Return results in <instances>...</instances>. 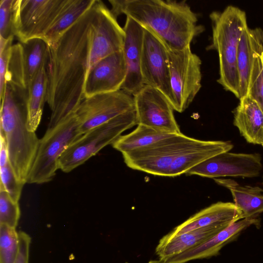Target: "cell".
Instances as JSON below:
<instances>
[{
	"label": "cell",
	"instance_id": "7402d4cb",
	"mask_svg": "<svg viewBox=\"0 0 263 263\" xmlns=\"http://www.w3.org/2000/svg\"><path fill=\"white\" fill-rule=\"evenodd\" d=\"M215 182L228 189L234 203L242 218L257 216L263 212V189L256 186L241 185L231 179L216 178Z\"/></svg>",
	"mask_w": 263,
	"mask_h": 263
},
{
	"label": "cell",
	"instance_id": "4dcf8cb0",
	"mask_svg": "<svg viewBox=\"0 0 263 263\" xmlns=\"http://www.w3.org/2000/svg\"><path fill=\"white\" fill-rule=\"evenodd\" d=\"M20 215L18 202L13 200L5 190L0 188V224L16 228Z\"/></svg>",
	"mask_w": 263,
	"mask_h": 263
},
{
	"label": "cell",
	"instance_id": "e0dca14e",
	"mask_svg": "<svg viewBox=\"0 0 263 263\" xmlns=\"http://www.w3.org/2000/svg\"><path fill=\"white\" fill-rule=\"evenodd\" d=\"M257 216L235 222L202 243L162 260L165 263H185L216 255L224 245L236 238L243 229L251 225L259 226L260 220Z\"/></svg>",
	"mask_w": 263,
	"mask_h": 263
},
{
	"label": "cell",
	"instance_id": "ba28073f",
	"mask_svg": "<svg viewBox=\"0 0 263 263\" xmlns=\"http://www.w3.org/2000/svg\"><path fill=\"white\" fill-rule=\"evenodd\" d=\"M176 133L148 146L122 154L129 168L153 175L167 177L172 163L194 140Z\"/></svg>",
	"mask_w": 263,
	"mask_h": 263
},
{
	"label": "cell",
	"instance_id": "d4e9b609",
	"mask_svg": "<svg viewBox=\"0 0 263 263\" xmlns=\"http://www.w3.org/2000/svg\"><path fill=\"white\" fill-rule=\"evenodd\" d=\"M46 66L42 68L28 87L27 126L31 132H35L40 123L46 102L47 85Z\"/></svg>",
	"mask_w": 263,
	"mask_h": 263
},
{
	"label": "cell",
	"instance_id": "1f68e13d",
	"mask_svg": "<svg viewBox=\"0 0 263 263\" xmlns=\"http://www.w3.org/2000/svg\"><path fill=\"white\" fill-rule=\"evenodd\" d=\"M14 0L0 2V37L8 40L15 36Z\"/></svg>",
	"mask_w": 263,
	"mask_h": 263
},
{
	"label": "cell",
	"instance_id": "5b68a950",
	"mask_svg": "<svg viewBox=\"0 0 263 263\" xmlns=\"http://www.w3.org/2000/svg\"><path fill=\"white\" fill-rule=\"evenodd\" d=\"M137 125L135 109L121 114L83 134L64 151L59 169L69 173L84 164L127 129Z\"/></svg>",
	"mask_w": 263,
	"mask_h": 263
},
{
	"label": "cell",
	"instance_id": "d6a6232c",
	"mask_svg": "<svg viewBox=\"0 0 263 263\" xmlns=\"http://www.w3.org/2000/svg\"><path fill=\"white\" fill-rule=\"evenodd\" d=\"M14 37L8 40L0 37V99L3 97L5 85L6 74L11 48Z\"/></svg>",
	"mask_w": 263,
	"mask_h": 263
},
{
	"label": "cell",
	"instance_id": "3957f363",
	"mask_svg": "<svg viewBox=\"0 0 263 263\" xmlns=\"http://www.w3.org/2000/svg\"><path fill=\"white\" fill-rule=\"evenodd\" d=\"M28 89L6 82L1 99L0 133L5 137L9 161L18 179L27 183L40 139L27 126Z\"/></svg>",
	"mask_w": 263,
	"mask_h": 263
},
{
	"label": "cell",
	"instance_id": "e575fe53",
	"mask_svg": "<svg viewBox=\"0 0 263 263\" xmlns=\"http://www.w3.org/2000/svg\"><path fill=\"white\" fill-rule=\"evenodd\" d=\"M148 263H165L164 260L162 259H158V260H150Z\"/></svg>",
	"mask_w": 263,
	"mask_h": 263
},
{
	"label": "cell",
	"instance_id": "9c48e42d",
	"mask_svg": "<svg viewBox=\"0 0 263 263\" xmlns=\"http://www.w3.org/2000/svg\"><path fill=\"white\" fill-rule=\"evenodd\" d=\"M66 0H14V32L21 43L42 39Z\"/></svg>",
	"mask_w": 263,
	"mask_h": 263
},
{
	"label": "cell",
	"instance_id": "7a4b0ae2",
	"mask_svg": "<svg viewBox=\"0 0 263 263\" xmlns=\"http://www.w3.org/2000/svg\"><path fill=\"white\" fill-rule=\"evenodd\" d=\"M110 9L117 18L124 14L143 27L152 30L170 49L191 46L204 30L198 16L186 1L109 0Z\"/></svg>",
	"mask_w": 263,
	"mask_h": 263
},
{
	"label": "cell",
	"instance_id": "7c38bea8",
	"mask_svg": "<svg viewBox=\"0 0 263 263\" xmlns=\"http://www.w3.org/2000/svg\"><path fill=\"white\" fill-rule=\"evenodd\" d=\"M133 97L137 125L166 133H181L175 118L174 109L161 91L145 85Z\"/></svg>",
	"mask_w": 263,
	"mask_h": 263
},
{
	"label": "cell",
	"instance_id": "836d02e7",
	"mask_svg": "<svg viewBox=\"0 0 263 263\" xmlns=\"http://www.w3.org/2000/svg\"><path fill=\"white\" fill-rule=\"evenodd\" d=\"M18 253L15 263H29L31 237L24 231L18 232Z\"/></svg>",
	"mask_w": 263,
	"mask_h": 263
},
{
	"label": "cell",
	"instance_id": "83f0119b",
	"mask_svg": "<svg viewBox=\"0 0 263 263\" xmlns=\"http://www.w3.org/2000/svg\"><path fill=\"white\" fill-rule=\"evenodd\" d=\"M19 249L16 228L0 224V263H15Z\"/></svg>",
	"mask_w": 263,
	"mask_h": 263
},
{
	"label": "cell",
	"instance_id": "f546056e",
	"mask_svg": "<svg viewBox=\"0 0 263 263\" xmlns=\"http://www.w3.org/2000/svg\"><path fill=\"white\" fill-rule=\"evenodd\" d=\"M0 188L5 190L15 202H18L25 183L17 178L10 161L0 165Z\"/></svg>",
	"mask_w": 263,
	"mask_h": 263
},
{
	"label": "cell",
	"instance_id": "277c9868",
	"mask_svg": "<svg viewBox=\"0 0 263 263\" xmlns=\"http://www.w3.org/2000/svg\"><path fill=\"white\" fill-rule=\"evenodd\" d=\"M209 16L212 40L207 50H215L218 54L219 77L217 82L239 99L237 51L241 35L248 27L246 14L239 8L230 5L222 11H213Z\"/></svg>",
	"mask_w": 263,
	"mask_h": 263
},
{
	"label": "cell",
	"instance_id": "4316f807",
	"mask_svg": "<svg viewBox=\"0 0 263 263\" xmlns=\"http://www.w3.org/2000/svg\"><path fill=\"white\" fill-rule=\"evenodd\" d=\"M5 79L6 83L22 89H28L23 47L21 42L12 45L11 47Z\"/></svg>",
	"mask_w": 263,
	"mask_h": 263
},
{
	"label": "cell",
	"instance_id": "30bf717a",
	"mask_svg": "<svg viewBox=\"0 0 263 263\" xmlns=\"http://www.w3.org/2000/svg\"><path fill=\"white\" fill-rule=\"evenodd\" d=\"M117 19L101 1L96 0L90 26L87 73L101 60L122 50L125 32Z\"/></svg>",
	"mask_w": 263,
	"mask_h": 263
},
{
	"label": "cell",
	"instance_id": "ac0fdd59",
	"mask_svg": "<svg viewBox=\"0 0 263 263\" xmlns=\"http://www.w3.org/2000/svg\"><path fill=\"white\" fill-rule=\"evenodd\" d=\"M242 219L241 212L234 203L219 201L190 217L162 238L169 239L194 230L219 223H233Z\"/></svg>",
	"mask_w": 263,
	"mask_h": 263
},
{
	"label": "cell",
	"instance_id": "44dd1931",
	"mask_svg": "<svg viewBox=\"0 0 263 263\" xmlns=\"http://www.w3.org/2000/svg\"><path fill=\"white\" fill-rule=\"evenodd\" d=\"M262 47L263 30L247 27L241 35L237 51L240 99L247 95L254 57Z\"/></svg>",
	"mask_w": 263,
	"mask_h": 263
},
{
	"label": "cell",
	"instance_id": "52a82bcc",
	"mask_svg": "<svg viewBox=\"0 0 263 263\" xmlns=\"http://www.w3.org/2000/svg\"><path fill=\"white\" fill-rule=\"evenodd\" d=\"M170 77L174 110L183 112L201 87V60L191 49L168 47Z\"/></svg>",
	"mask_w": 263,
	"mask_h": 263
},
{
	"label": "cell",
	"instance_id": "d590c367",
	"mask_svg": "<svg viewBox=\"0 0 263 263\" xmlns=\"http://www.w3.org/2000/svg\"><path fill=\"white\" fill-rule=\"evenodd\" d=\"M262 184H263V176H262Z\"/></svg>",
	"mask_w": 263,
	"mask_h": 263
},
{
	"label": "cell",
	"instance_id": "603a6c76",
	"mask_svg": "<svg viewBox=\"0 0 263 263\" xmlns=\"http://www.w3.org/2000/svg\"><path fill=\"white\" fill-rule=\"evenodd\" d=\"M96 0H66L42 39L48 46L54 44L96 3Z\"/></svg>",
	"mask_w": 263,
	"mask_h": 263
},
{
	"label": "cell",
	"instance_id": "ffe728a7",
	"mask_svg": "<svg viewBox=\"0 0 263 263\" xmlns=\"http://www.w3.org/2000/svg\"><path fill=\"white\" fill-rule=\"evenodd\" d=\"M231 224H216L194 230L169 239L162 238L156 248V253L160 259L180 253L208 240Z\"/></svg>",
	"mask_w": 263,
	"mask_h": 263
},
{
	"label": "cell",
	"instance_id": "5bb4252c",
	"mask_svg": "<svg viewBox=\"0 0 263 263\" xmlns=\"http://www.w3.org/2000/svg\"><path fill=\"white\" fill-rule=\"evenodd\" d=\"M259 153H235L227 152L215 155L189 171L186 174L216 179L224 177L253 178L262 170Z\"/></svg>",
	"mask_w": 263,
	"mask_h": 263
},
{
	"label": "cell",
	"instance_id": "8fae6325",
	"mask_svg": "<svg viewBox=\"0 0 263 263\" xmlns=\"http://www.w3.org/2000/svg\"><path fill=\"white\" fill-rule=\"evenodd\" d=\"M134 109L133 96L120 89L85 98L74 113L79 122L80 132L84 134Z\"/></svg>",
	"mask_w": 263,
	"mask_h": 263
},
{
	"label": "cell",
	"instance_id": "f1b7e54d",
	"mask_svg": "<svg viewBox=\"0 0 263 263\" xmlns=\"http://www.w3.org/2000/svg\"><path fill=\"white\" fill-rule=\"evenodd\" d=\"M247 95L255 100L263 110V47L254 55Z\"/></svg>",
	"mask_w": 263,
	"mask_h": 263
},
{
	"label": "cell",
	"instance_id": "8992f818",
	"mask_svg": "<svg viewBox=\"0 0 263 263\" xmlns=\"http://www.w3.org/2000/svg\"><path fill=\"white\" fill-rule=\"evenodd\" d=\"M83 134L73 114L51 128L40 139L27 183L42 184L51 181L59 170V160L64 151Z\"/></svg>",
	"mask_w": 263,
	"mask_h": 263
},
{
	"label": "cell",
	"instance_id": "d6986e66",
	"mask_svg": "<svg viewBox=\"0 0 263 263\" xmlns=\"http://www.w3.org/2000/svg\"><path fill=\"white\" fill-rule=\"evenodd\" d=\"M233 124L249 143L263 147V110L248 95L241 97L233 111Z\"/></svg>",
	"mask_w": 263,
	"mask_h": 263
},
{
	"label": "cell",
	"instance_id": "2e32d148",
	"mask_svg": "<svg viewBox=\"0 0 263 263\" xmlns=\"http://www.w3.org/2000/svg\"><path fill=\"white\" fill-rule=\"evenodd\" d=\"M123 28L125 37L122 50L126 67V76L121 89L134 96L145 85L141 72L144 29L129 17H126Z\"/></svg>",
	"mask_w": 263,
	"mask_h": 263
},
{
	"label": "cell",
	"instance_id": "9a60e30c",
	"mask_svg": "<svg viewBox=\"0 0 263 263\" xmlns=\"http://www.w3.org/2000/svg\"><path fill=\"white\" fill-rule=\"evenodd\" d=\"M126 76L123 50L101 60L87 74L84 87L85 98L120 90Z\"/></svg>",
	"mask_w": 263,
	"mask_h": 263
},
{
	"label": "cell",
	"instance_id": "cb8c5ba5",
	"mask_svg": "<svg viewBox=\"0 0 263 263\" xmlns=\"http://www.w3.org/2000/svg\"><path fill=\"white\" fill-rule=\"evenodd\" d=\"M176 133H166L142 125L130 133L120 136L112 144L113 148L122 154L148 146Z\"/></svg>",
	"mask_w": 263,
	"mask_h": 263
},
{
	"label": "cell",
	"instance_id": "6da1fadb",
	"mask_svg": "<svg viewBox=\"0 0 263 263\" xmlns=\"http://www.w3.org/2000/svg\"><path fill=\"white\" fill-rule=\"evenodd\" d=\"M95 3L57 42L48 46L46 102L51 113L47 128L54 127L74 114L85 99Z\"/></svg>",
	"mask_w": 263,
	"mask_h": 263
},
{
	"label": "cell",
	"instance_id": "4fadbf2b",
	"mask_svg": "<svg viewBox=\"0 0 263 263\" xmlns=\"http://www.w3.org/2000/svg\"><path fill=\"white\" fill-rule=\"evenodd\" d=\"M143 29L141 72L144 85L161 91L172 105L168 47L152 30Z\"/></svg>",
	"mask_w": 263,
	"mask_h": 263
},
{
	"label": "cell",
	"instance_id": "484cf974",
	"mask_svg": "<svg viewBox=\"0 0 263 263\" xmlns=\"http://www.w3.org/2000/svg\"><path fill=\"white\" fill-rule=\"evenodd\" d=\"M23 47L27 87L29 86L40 70L46 66L48 45L41 38L21 43Z\"/></svg>",
	"mask_w": 263,
	"mask_h": 263
}]
</instances>
